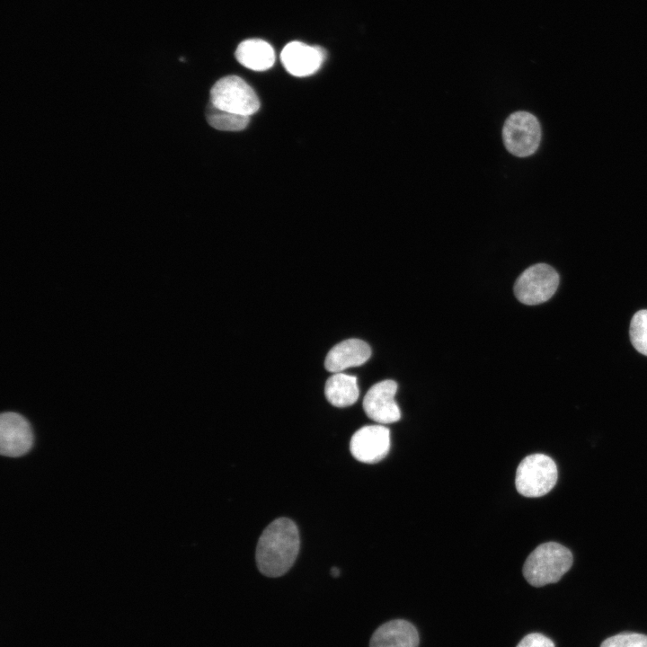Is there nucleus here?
<instances>
[{"instance_id": "13", "label": "nucleus", "mask_w": 647, "mask_h": 647, "mask_svg": "<svg viewBox=\"0 0 647 647\" xmlns=\"http://www.w3.org/2000/svg\"><path fill=\"white\" fill-rule=\"evenodd\" d=\"M235 58L241 65L249 69L264 71L274 64L275 53L273 48L265 40L250 39L239 44Z\"/></svg>"}, {"instance_id": "2", "label": "nucleus", "mask_w": 647, "mask_h": 647, "mask_svg": "<svg viewBox=\"0 0 647 647\" xmlns=\"http://www.w3.org/2000/svg\"><path fill=\"white\" fill-rule=\"evenodd\" d=\"M573 557L565 546L547 542L538 545L527 558L523 575L534 587L557 582L572 565Z\"/></svg>"}, {"instance_id": "14", "label": "nucleus", "mask_w": 647, "mask_h": 647, "mask_svg": "<svg viewBox=\"0 0 647 647\" xmlns=\"http://www.w3.org/2000/svg\"><path fill=\"white\" fill-rule=\"evenodd\" d=\"M324 394L328 402L335 407L352 405L359 395L357 377L343 372L333 373L325 382Z\"/></svg>"}, {"instance_id": "10", "label": "nucleus", "mask_w": 647, "mask_h": 647, "mask_svg": "<svg viewBox=\"0 0 647 647\" xmlns=\"http://www.w3.org/2000/svg\"><path fill=\"white\" fill-rule=\"evenodd\" d=\"M325 58L319 46H309L300 41H291L282 49L281 62L286 70L295 76H307L315 73Z\"/></svg>"}, {"instance_id": "1", "label": "nucleus", "mask_w": 647, "mask_h": 647, "mask_svg": "<svg viewBox=\"0 0 647 647\" xmlns=\"http://www.w3.org/2000/svg\"><path fill=\"white\" fill-rule=\"evenodd\" d=\"M300 546L297 525L289 518L273 520L261 535L255 559L259 571L268 577H279L294 564Z\"/></svg>"}, {"instance_id": "19", "label": "nucleus", "mask_w": 647, "mask_h": 647, "mask_svg": "<svg viewBox=\"0 0 647 647\" xmlns=\"http://www.w3.org/2000/svg\"><path fill=\"white\" fill-rule=\"evenodd\" d=\"M331 573H332V576L337 577V576L340 575V571H339L338 568L332 567V568L331 569Z\"/></svg>"}, {"instance_id": "6", "label": "nucleus", "mask_w": 647, "mask_h": 647, "mask_svg": "<svg viewBox=\"0 0 647 647\" xmlns=\"http://www.w3.org/2000/svg\"><path fill=\"white\" fill-rule=\"evenodd\" d=\"M559 280V275L553 267L537 263L528 267L517 279L514 294L517 299L525 305H538L554 296Z\"/></svg>"}, {"instance_id": "7", "label": "nucleus", "mask_w": 647, "mask_h": 647, "mask_svg": "<svg viewBox=\"0 0 647 647\" xmlns=\"http://www.w3.org/2000/svg\"><path fill=\"white\" fill-rule=\"evenodd\" d=\"M351 455L359 462L375 464L390 449V431L384 425H367L358 430L350 442Z\"/></svg>"}, {"instance_id": "4", "label": "nucleus", "mask_w": 647, "mask_h": 647, "mask_svg": "<svg viewBox=\"0 0 647 647\" xmlns=\"http://www.w3.org/2000/svg\"><path fill=\"white\" fill-rule=\"evenodd\" d=\"M210 102L219 109L246 116L260 108L254 90L237 75L219 79L210 90Z\"/></svg>"}, {"instance_id": "16", "label": "nucleus", "mask_w": 647, "mask_h": 647, "mask_svg": "<svg viewBox=\"0 0 647 647\" xmlns=\"http://www.w3.org/2000/svg\"><path fill=\"white\" fill-rule=\"evenodd\" d=\"M629 334L634 349L647 356V309L639 310L634 315Z\"/></svg>"}, {"instance_id": "17", "label": "nucleus", "mask_w": 647, "mask_h": 647, "mask_svg": "<svg viewBox=\"0 0 647 647\" xmlns=\"http://www.w3.org/2000/svg\"><path fill=\"white\" fill-rule=\"evenodd\" d=\"M600 647H647V635L623 633L606 639Z\"/></svg>"}, {"instance_id": "8", "label": "nucleus", "mask_w": 647, "mask_h": 647, "mask_svg": "<svg viewBox=\"0 0 647 647\" xmlns=\"http://www.w3.org/2000/svg\"><path fill=\"white\" fill-rule=\"evenodd\" d=\"M33 445V433L28 421L13 412L0 417V453L8 457H18L29 452Z\"/></svg>"}, {"instance_id": "12", "label": "nucleus", "mask_w": 647, "mask_h": 647, "mask_svg": "<svg viewBox=\"0 0 647 647\" xmlns=\"http://www.w3.org/2000/svg\"><path fill=\"white\" fill-rule=\"evenodd\" d=\"M419 634L409 621L394 619L381 625L372 634L369 647H418Z\"/></svg>"}, {"instance_id": "11", "label": "nucleus", "mask_w": 647, "mask_h": 647, "mask_svg": "<svg viewBox=\"0 0 647 647\" xmlns=\"http://www.w3.org/2000/svg\"><path fill=\"white\" fill-rule=\"evenodd\" d=\"M371 356L369 345L359 339H348L333 346L327 353L324 367L327 371L339 373L363 365Z\"/></svg>"}, {"instance_id": "9", "label": "nucleus", "mask_w": 647, "mask_h": 647, "mask_svg": "<svg viewBox=\"0 0 647 647\" xmlns=\"http://www.w3.org/2000/svg\"><path fill=\"white\" fill-rule=\"evenodd\" d=\"M397 384L386 379L372 386L363 399V409L368 417L380 424L400 420V409L394 401Z\"/></svg>"}, {"instance_id": "15", "label": "nucleus", "mask_w": 647, "mask_h": 647, "mask_svg": "<svg viewBox=\"0 0 647 647\" xmlns=\"http://www.w3.org/2000/svg\"><path fill=\"white\" fill-rule=\"evenodd\" d=\"M208 123L214 129L223 131H240L244 129L250 116L234 113L208 103L206 110Z\"/></svg>"}, {"instance_id": "18", "label": "nucleus", "mask_w": 647, "mask_h": 647, "mask_svg": "<svg viewBox=\"0 0 647 647\" xmlns=\"http://www.w3.org/2000/svg\"><path fill=\"white\" fill-rule=\"evenodd\" d=\"M517 647H554V643L542 634L532 633L527 634Z\"/></svg>"}, {"instance_id": "3", "label": "nucleus", "mask_w": 647, "mask_h": 647, "mask_svg": "<svg viewBox=\"0 0 647 647\" xmlns=\"http://www.w3.org/2000/svg\"><path fill=\"white\" fill-rule=\"evenodd\" d=\"M558 471L548 456L536 453L526 456L518 465L515 484L517 491L526 497H540L555 485Z\"/></svg>"}, {"instance_id": "5", "label": "nucleus", "mask_w": 647, "mask_h": 647, "mask_svg": "<svg viewBox=\"0 0 647 647\" xmlns=\"http://www.w3.org/2000/svg\"><path fill=\"white\" fill-rule=\"evenodd\" d=\"M502 138L510 154L518 157L529 156L537 150L541 141L539 121L527 111H516L505 120Z\"/></svg>"}]
</instances>
